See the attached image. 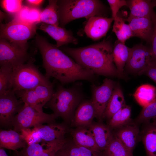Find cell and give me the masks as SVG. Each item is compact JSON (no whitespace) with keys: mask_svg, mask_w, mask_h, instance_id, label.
<instances>
[{"mask_svg":"<svg viewBox=\"0 0 156 156\" xmlns=\"http://www.w3.org/2000/svg\"><path fill=\"white\" fill-rule=\"evenodd\" d=\"M152 122L156 124V118L152 120Z\"/></svg>","mask_w":156,"mask_h":156,"instance_id":"cell-44","label":"cell"},{"mask_svg":"<svg viewBox=\"0 0 156 156\" xmlns=\"http://www.w3.org/2000/svg\"><path fill=\"white\" fill-rule=\"evenodd\" d=\"M57 117L53 114L39 112L24 103L14 117L12 122L14 130L18 133L29 128L43 124L55 123Z\"/></svg>","mask_w":156,"mask_h":156,"instance_id":"cell-7","label":"cell"},{"mask_svg":"<svg viewBox=\"0 0 156 156\" xmlns=\"http://www.w3.org/2000/svg\"><path fill=\"white\" fill-rule=\"evenodd\" d=\"M125 105L122 90L119 85L116 84L107 106L103 118L110 119Z\"/></svg>","mask_w":156,"mask_h":156,"instance_id":"cell-25","label":"cell"},{"mask_svg":"<svg viewBox=\"0 0 156 156\" xmlns=\"http://www.w3.org/2000/svg\"><path fill=\"white\" fill-rule=\"evenodd\" d=\"M151 60L150 49L140 44L131 48L125 66L129 70L138 74L147 66Z\"/></svg>","mask_w":156,"mask_h":156,"instance_id":"cell-14","label":"cell"},{"mask_svg":"<svg viewBox=\"0 0 156 156\" xmlns=\"http://www.w3.org/2000/svg\"><path fill=\"white\" fill-rule=\"evenodd\" d=\"M63 148L58 151L55 156H66Z\"/></svg>","mask_w":156,"mask_h":156,"instance_id":"cell-41","label":"cell"},{"mask_svg":"<svg viewBox=\"0 0 156 156\" xmlns=\"http://www.w3.org/2000/svg\"><path fill=\"white\" fill-rule=\"evenodd\" d=\"M58 0H49L47 6L41 11V22L46 24L58 26L60 24L58 14Z\"/></svg>","mask_w":156,"mask_h":156,"instance_id":"cell-28","label":"cell"},{"mask_svg":"<svg viewBox=\"0 0 156 156\" xmlns=\"http://www.w3.org/2000/svg\"><path fill=\"white\" fill-rule=\"evenodd\" d=\"M112 13V17L114 19L118 15L119 9L125 6H128L127 1L125 0H107Z\"/></svg>","mask_w":156,"mask_h":156,"instance_id":"cell-38","label":"cell"},{"mask_svg":"<svg viewBox=\"0 0 156 156\" xmlns=\"http://www.w3.org/2000/svg\"><path fill=\"white\" fill-rule=\"evenodd\" d=\"M41 12L38 8L23 6L14 15L13 19L25 23L36 25L41 22Z\"/></svg>","mask_w":156,"mask_h":156,"instance_id":"cell-29","label":"cell"},{"mask_svg":"<svg viewBox=\"0 0 156 156\" xmlns=\"http://www.w3.org/2000/svg\"><path fill=\"white\" fill-rule=\"evenodd\" d=\"M133 96L138 104L144 107L156 99V88L150 84L142 85L137 89Z\"/></svg>","mask_w":156,"mask_h":156,"instance_id":"cell-27","label":"cell"},{"mask_svg":"<svg viewBox=\"0 0 156 156\" xmlns=\"http://www.w3.org/2000/svg\"><path fill=\"white\" fill-rule=\"evenodd\" d=\"M31 58L26 64L12 68V89L15 91L29 90L38 86H53V84L43 75L34 64Z\"/></svg>","mask_w":156,"mask_h":156,"instance_id":"cell-5","label":"cell"},{"mask_svg":"<svg viewBox=\"0 0 156 156\" xmlns=\"http://www.w3.org/2000/svg\"><path fill=\"white\" fill-rule=\"evenodd\" d=\"M96 117L94 107L91 100L82 102L77 109L73 118V124L79 127H88Z\"/></svg>","mask_w":156,"mask_h":156,"instance_id":"cell-18","label":"cell"},{"mask_svg":"<svg viewBox=\"0 0 156 156\" xmlns=\"http://www.w3.org/2000/svg\"><path fill=\"white\" fill-rule=\"evenodd\" d=\"M88 127L100 150L105 151L114 135L111 128L101 123L92 124Z\"/></svg>","mask_w":156,"mask_h":156,"instance_id":"cell-22","label":"cell"},{"mask_svg":"<svg viewBox=\"0 0 156 156\" xmlns=\"http://www.w3.org/2000/svg\"><path fill=\"white\" fill-rule=\"evenodd\" d=\"M24 103L17 97L12 90L0 95V125L8 128L12 127V122L16 115L23 106Z\"/></svg>","mask_w":156,"mask_h":156,"instance_id":"cell-10","label":"cell"},{"mask_svg":"<svg viewBox=\"0 0 156 156\" xmlns=\"http://www.w3.org/2000/svg\"><path fill=\"white\" fill-rule=\"evenodd\" d=\"M36 24L18 21L13 19L0 26V39H5L22 49L27 50V40L36 33Z\"/></svg>","mask_w":156,"mask_h":156,"instance_id":"cell-6","label":"cell"},{"mask_svg":"<svg viewBox=\"0 0 156 156\" xmlns=\"http://www.w3.org/2000/svg\"><path fill=\"white\" fill-rule=\"evenodd\" d=\"M146 124L142 139L146 155L156 156V124L152 122Z\"/></svg>","mask_w":156,"mask_h":156,"instance_id":"cell-26","label":"cell"},{"mask_svg":"<svg viewBox=\"0 0 156 156\" xmlns=\"http://www.w3.org/2000/svg\"><path fill=\"white\" fill-rule=\"evenodd\" d=\"M151 2L153 7L156 6V0H151Z\"/></svg>","mask_w":156,"mask_h":156,"instance_id":"cell-43","label":"cell"},{"mask_svg":"<svg viewBox=\"0 0 156 156\" xmlns=\"http://www.w3.org/2000/svg\"><path fill=\"white\" fill-rule=\"evenodd\" d=\"M105 151L106 156H133V153L114 135Z\"/></svg>","mask_w":156,"mask_h":156,"instance_id":"cell-32","label":"cell"},{"mask_svg":"<svg viewBox=\"0 0 156 156\" xmlns=\"http://www.w3.org/2000/svg\"><path fill=\"white\" fill-rule=\"evenodd\" d=\"M113 47L110 41L104 40L85 47L63 50L77 63L95 74L118 77L113 61Z\"/></svg>","mask_w":156,"mask_h":156,"instance_id":"cell-2","label":"cell"},{"mask_svg":"<svg viewBox=\"0 0 156 156\" xmlns=\"http://www.w3.org/2000/svg\"><path fill=\"white\" fill-rule=\"evenodd\" d=\"M125 20L118 16L114 19L112 31L115 34L118 40L122 43L133 37L131 29L129 24L125 23Z\"/></svg>","mask_w":156,"mask_h":156,"instance_id":"cell-31","label":"cell"},{"mask_svg":"<svg viewBox=\"0 0 156 156\" xmlns=\"http://www.w3.org/2000/svg\"><path fill=\"white\" fill-rule=\"evenodd\" d=\"M60 24L63 27L74 20L85 18L88 20L93 16H103L105 8L97 0L58 1Z\"/></svg>","mask_w":156,"mask_h":156,"instance_id":"cell-3","label":"cell"},{"mask_svg":"<svg viewBox=\"0 0 156 156\" xmlns=\"http://www.w3.org/2000/svg\"><path fill=\"white\" fill-rule=\"evenodd\" d=\"M131 109L125 105L110 119L108 126L111 128L118 129L131 122Z\"/></svg>","mask_w":156,"mask_h":156,"instance_id":"cell-30","label":"cell"},{"mask_svg":"<svg viewBox=\"0 0 156 156\" xmlns=\"http://www.w3.org/2000/svg\"><path fill=\"white\" fill-rule=\"evenodd\" d=\"M55 92L53 86L40 85L29 90L16 91L14 93L24 103L39 112H43V107Z\"/></svg>","mask_w":156,"mask_h":156,"instance_id":"cell-9","label":"cell"},{"mask_svg":"<svg viewBox=\"0 0 156 156\" xmlns=\"http://www.w3.org/2000/svg\"><path fill=\"white\" fill-rule=\"evenodd\" d=\"M67 131L65 125L56 122L41 125L34 127L33 129H28L22 131L28 144L41 141L48 142L64 138Z\"/></svg>","mask_w":156,"mask_h":156,"instance_id":"cell-8","label":"cell"},{"mask_svg":"<svg viewBox=\"0 0 156 156\" xmlns=\"http://www.w3.org/2000/svg\"><path fill=\"white\" fill-rule=\"evenodd\" d=\"M130 51L131 48L127 46L125 44L118 40L115 42L113 47V55L118 77L122 78L123 76L124 67L129 59Z\"/></svg>","mask_w":156,"mask_h":156,"instance_id":"cell-23","label":"cell"},{"mask_svg":"<svg viewBox=\"0 0 156 156\" xmlns=\"http://www.w3.org/2000/svg\"><path fill=\"white\" fill-rule=\"evenodd\" d=\"M75 144L89 148L97 153L100 151L88 129L79 127L73 132Z\"/></svg>","mask_w":156,"mask_h":156,"instance_id":"cell-24","label":"cell"},{"mask_svg":"<svg viewBox=\"0 0 156 156\" xmlns=\"http://www.w3.org/2000/svg\"><path fill=\"white\" fill-rule=\"evenodd\" d=\"M127 1L130 10L129 15L125 20L129 22L132 19L138 17L152 18L156 14L153 10L151 0H130Z\"/></svg>","mask_w":156,"mask_h":156,"instance_id":"cell-21","label":"cell"},{"mask_svg":"<svg viewBox=\"0 0 156 156\" xmlns=\"http://www.w3.org/2000/svg\"><path fill=\"white\" fill-rule=\"evenodd\" d=\"M0 156H8L4 148H0Z\"/></svg>","mask_w":156,"mask_h":156,"instance_id":"cell-42","label":"cell"},{"mask_svg":"<svg viewBox=\"0 0 156 156\" xmlns=\"http://www.w3.org/2000/svg\"><path fill=\"white\" fill-rule=\"evenodd\" d=\"M117 129L114 135L133 153L140 136L137 125L131 122Z\"/></svg>","mask_w":156,"mask_h":156,"instance_id":"cell-19","label":"cell"},{"mask_svg":"<svg viewBox=\"0 0 156 156\" xmlns=\"http://www.w3.org/2000/svg\"><path fill=\"white\" fill-rule=\"evenodd\" d=\"M116 85L113 80L106 78L100 86L94 84L91 86V100L95 108L96 117L99 119L103 118L107 106Z\"/></svg>","mask_w":156,"mask_h":156,"instance_id":"cell-11","label":"cell"},{"mask_svg":"<svg viewBox=\"0 0 156 156\" xmlns=\"http://www.w3.org/2000/svg\"><path fill=\"white\" fill-rule=\"evenodd\" d=\"M67 144L63 148L66 156H99L97 153L89 148L76 144L68 146Z\"/></svg>","mask_w":156,"mask_h":156,"instance_id":"cell-35","label":"cell"},{"mask_svg":"<svg viewBox=\"0 0 156 156\" xmlns=\"http://www.w3.org/2000/svg\"><path fill=\"white\" fill-rule=\"evenodd\" d=\"M36 45L39 49L46 71L45 77H53L62 84L78 80L94 81L95 74L84 68L44 38L37 34Z\"/></svg>","mask_w":156,"mask_h":156,"instance_id":"cell-1","label":"cell"},{"mask_svg":"<svg viewBox=\"0 0 156 156\" xmlns=\"http://www.w3.org/2000/svg\"><path fill=\"white\" fill-rule=\"evenodd\" d=\"M39 29L47 33L56 41L55 45L57 48L69 43H78L77 39L73 36L71 31L63 27L42 23Z\"/></svg>","mask_w":156,"mask_h":156,"instance_id":"cell-17","label":"cell"},{"mask_svg":"<svg viewBox=\"0 0 156 156\" xmlns=\"http://www.w3.org/2000/svg\"><path fill=\"white\" fill-rule=\"evenodd\" d=\"M28 6L34 8L38 7L43 3L44 1L42 0H27L25 1Z\"/></svg>","mask_w":156,"mask_h":156,"instance_id":"cell-40","label":"cell"},{"mask_svg":"<svg viewBox=\"0 0 156 156\" xmlns=\"http://www.w3.org/2000/svg\"><path fill=\"white\" fill-rule=\"evenodd\" d=\"M129 23L133 37H138L147 42H151L154 32L152 18H135Z\"/></svg>","mask_w":156,"mask_h":156,"instance_id":"cell-16","label":"cell"},{"mask_svg":"<svg viewBox=\"0 0 156 156\" xmlns=\"http://www.w3.org/2000/svg\"><path fill=\"white\" fill-rule=\"evenodd\" d=\"M28 145L22 135L14 129L0 131V148L14 151L23 148Z\"/></svg>","mask_w":156,"mask_h":156,"instance_id":"cell-20","label":"cell"},{"mask_svg":"<svg viewBox=\"0 0 156 156\" xmlns=\"http://www.w3.org/2000/svg\"><path fill=\"white\" fill-rule=\"evenodd\" d=\"M40 144H28L20 151H14V156H55L67 143L64 138Z\"/></svg>","mask_w":156,"mask_h":156,"instance_id":"cell-13","label":"cell"},{"mask_svg":"<svg viewBox=\"0 0 156 156\" xmlns=\"http://www.w3.org/2000/svg\"><path fill=\"white\" fill-rule=\"evenodd\" d=\"M83 94L79 87L73 86L66 88L59 86L44 107L50 108L57 117H60L67 121L73 116Z\"/></svg>","mask_w":156,"mask_h":156,"instance_id":"cell-4","label":"cell"},{"mask_svg":"<svg viewBox=\"0 0 156 156\" xmlns=\"http://www.w3.org/2000/svg\"><path fill=\"white\" fill-rule=\"evenodd\" d=\"M113 21L112 17H91L85 26L84 32L89 38L94 40H97L106 35Z\"/></svg>","mask_w":156,"mask_h":156,"instance_id":"cell-15","label":"cell"},{"mask_svg":"<svg viewBox=\"0 0 156 156\" xmlns=\"http://www.w3.org/2000/svg\"><path fill=\"white\" fill-rule=\"evenodd\" d=\"M27 50L20 49L7 40L0 39V65L12 68L24 64L31 58Z\"/></svg>","mask_w":156,"mask_h":156,"instance_id":"cell-12","label":"cell"},{"mask_svg":"<svg viewBox=\"0 0 156 156\" xmlns=\"http://www.w3.org/2000/svg\"><path fill=\"white\" fill-rule=\"evenodd\" d=\"M138 75L147 76L156 84V61L151 60L147 66L139 73Z\"/></svg>","mask_w":156,"mask_h":156,"instance_id":"cell-37","label":"cell"},{"mask_svg":"<svg viewBox=\"0 0 156 156\" xmlns=\"http://www.w3.org/2000/svg\"><path fill=\"white\" fill-rule=\"evenodd\" d=\"M22 2L19 0H3L1 1V5L8 13L15 15L22 7Z\"/></svg>","mask_w":156,"mask_h":156,"instance_id":"cell-36","label":"cell"},{"mask_svg":"<svg viewBox=\"0 0 156 156\" xmlns=\"http://www.w3.org/2000/svg\"><path fill=\"white\" fill-rule=\"evenodd\" d=\"M154 27V32L150 49L151 60L156 61V14L152 18Z\"/></svg>","mask_w":156,"mask_h":156,"instance_id":"cell-39","label":"cell"},{"mask_svg":"<svg viewBox=\"0 0 156 156\" xmlns=\"http://www.w3.org/2000/svg\"><path fill=\"white\" fill-rule=\"evenodd\" d=\"M156 118V98L152 103L143 107L136 120L137 123L146 124Z\"/></svg>","mask_w":156,"mask_h":156,"instance_id":"cell-34","label":"cell"},{"mask_svg":"<svg viewBox=\"0 0 156 156\" xmlns=\"http://www.w3.org/2000/svg\"><path fill=\"white\" fill-rule=\"evenodd\" d=\"M12 68L7 66H0V95L7 93L13 90Z\"/></svg>","mask_w":156,"mask_h":156,"instance_id":"cell-33","label":"cell"}]
</instances>
